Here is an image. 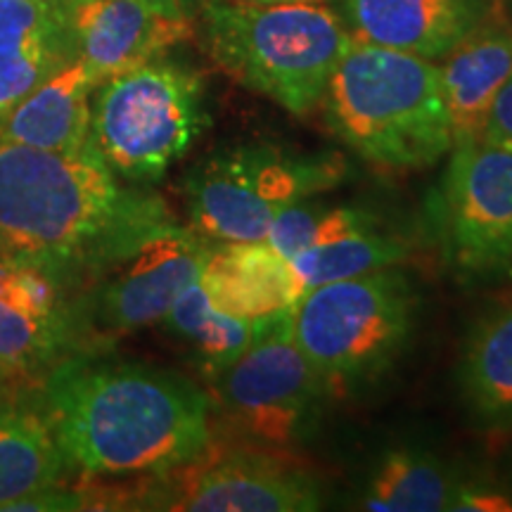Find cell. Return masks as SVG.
<instances>
[{"instance_id": "23", "label": "cell", "mask_w": 512, "mask_h": 512, "mask_svg": "<svg viewBox=\"0 0 512 512\" xmlns=\"http://www.w3.org/2000/svg\"><path fill=\"white\" fill-rule=\"evenodd\" d=\"M79 318L43 320L0 302V361L22 377H41L62 361L76 337Z\"/></svg>"}, {"instance_id": "24", "label": "cell", "mask_w": 512, "mask_h": 512, "mask_svg": "<svg viewBox=\"0 0 512 512\" xmlns=\"http://www.w3.org/2000/svg\"><path fill=\"white\" fill-rule=\"evenodd\" d=\"M297 202L275 214L266 230V242L287 261L306 249L330 245V242L377 228V219L354 207H320Z\"/></svg>"}, {"instance_id": "18", "label": "cell", "mask_w": 512, "mask_h": 512, "mask_svg": "<svg viewBox=\"0 0 512 512\" xmlns=\"http://www.w3.org/2000/svg\"><path fill=\"white\" fill-rule=\"evenodd\" d=\"M460 392L479 425L512 427V297L484 311L460 358Z\"/></svg>"}, {"instance_id": "3", "label": "cell", "mask_w": 512, "mask_h": 512, "mask_svg": "<svg viewBox=\"0 0 512 512\" xmlns=\"http://www.w3.org/2000/svg\"><path fill=\"white\" fill-rule=\"evenodd\" d=\"M320 107L339 143L389 174L430 169L453 150L439 67L425 57L351 41Z\"/></svg>"}, {"instance_id": "14", "label": "cell", "mask_w": 512, "mask_h": 512, "mask_svg": "<svg viewBox=\"0 0 512 512\" xmlns=\"http://www.w3.org/2000/svg\"><path fill=\"white\" fill-rule=\"evenodd\" d=\"M197 280L216 309L245 320H264L290 311L304 294L290 261L266 240L219 242L209 247Z\"/></svg>"}, {"instance_id": "7", "label": "cell", "mask_w": 512, "mask_h": 512, "mask_svg": "<svg viewBox=\"0 0 512 512\" xmlns=\"http://www.w3.org/2000/svg\"><path fill=\"white\" fill-rule=\"evenodd\" d=\"M349 174L337 152H294L278 145L226 147L185 178L192 230L204 240H264L278 211L335 190Z\"/></svg>"}, {"instance_id": "4", "label": "cell", "mask_w": 512, "mask_h": 512, "mask_svg": "<svg viewBox=\"0 0 512 512\" xmlns=\"http://www.w3.org/2000/svg\"><path fill=\"white\" fill-rule=\"evenodd\" d=\"M200 15L211 60L297 117L320 107L337 62L354 41L344 19L320 3L204 0Z\"/></svg>"}, {"instance_id": "30", "label": "cell", "mask_w": 512, "mask_h": 512, "mask_svg": "<svg viewBox=\"0 0 512 512\" xmlns=\"http://www.w3.org/2000/svg\"><path fill=\"white\" fill-rule=\"evenodd\" d=\"M261 5H280V3H323V0H252Z\"/></svg>"}, {"instance_id": "28", "label": "cell", "mask_w": 512, "mask_h": 512, "mask_svg": "<svg viewBox=\"0 0 512 512\" xmlns=\"http://www.w3.org/2000/svg\"><path fill=\"white\" fill-rule=\"evenodd\" d=\"M147 8H152L159 15L178 17V19H195V12H200L204 0H140Z\"/></svg>"}, {"instance_id": "27", "label": "cell", "mask_w": 512, "mask_h": 512, "mask_svg": "<svg viewBox=\"0 0 512 512\" xmlns=\"http://www.w3.org/2000/svg\"><path fill=\"white\" fill-rule=\"evenodd\" d=\"M451 510L460 512H512V498L482 486H458Z\"/></svg>"}, {"instance_id": "12", "label": "cell", "mask_w": 512, "mask_h": 512, "mask_svg": "<svg viewBox=\"0 0 512 512\" xmlns=\"http://www.w3.org/2000/svg\"><path fill=\"white\" fill-rule=\"evenodd\" d=\"M76 60L102 81L159 60L188 41L192 19L159 15L140 0H57Z\"/></svg>"}, {"instance_id": "15", "label": "cell", "mask_w": 512, "mask_h": 512, "mask_svg": "<svg viewBox=\"0 0 512 512\" xmlns=\"http://www.w3.org/2000/svg\"><path fill=\"white\" fill-rule=\"evenodd\" d=\"M72 57L57 0H0V119Z\"/></svg>"}, {"instance_id": "8", "label": "cell", "mask_w": 512, "mask_h": 512, "mask_svg": "<svg viewBox=\"0 0 512 512\" xmlns=\"http://www.w3.org/2000/svg\"><path fill=\"white\" fill-rule=\"evenodd\" d=\"M211 384L235 430L280 451L309 432L320 396L328 392L294 342L290 311L261 320L245 354Z\"/></svg>"}, {"instance_id": "1", "label": "cell", "mask_w": 512, "mask_h": 512, "mask_svg": "<svg viewBox=\"0 0 512 512\" xmlns=\"http://www.w3.org/2000/svg\"><path fill=\"white\" fill-rule=\"evenodd\" d=\"M171 223L166 204L121 185L91 143L53 152L0 140V256L64 292L100 278Z\"/></svg>"}, {"instance_id": "11", "label": "cell", "mask_w": 512, "mask_h": 512, "mask_svg": "<svg viewBox=\"0 0 512 512\" xmlns=\"http://www.w3.org/2000/svg\"><path fill=\"white\" fill-rule=\"evenodd\" d=\"M209 245L192 228L174 221L133 249L126 259L102 273V283L76 318L88 320L107 335L133 332L159 323L185 287L200 278Z\"/></svg>"}, {"instance_id": "6", "label": "cell", "mask_w": 512, "mask_h": 512, "mask_svg": "<svg viewBox=\"0 0 512 512\" xmlns=\"http://www.w3.org/2000/svg\"><path fill=\"white\" fill-rule=\"evenodd\" d=\"M415 294L394 268L306 290L290 330L325 387L347 392L389 368L411 337Z\"/></svg>"}, {"instance_id": "22", "label": "cell", "mask_w": 512, "mask_h": 512, "mask_svg": "<svg viewBox=\"0 0 512 512\" xmlns=\"http://www.w3.org/2000/svg\"><path fill=\"white\" fill-rule=\"evenodd\" d=\"M408 249L403 242L377 233V228L335 240L330 245L306 249L292 256L290 266L302 290L335 283V280L358 278V275L384 271L406 261Z\"/></svg>"}, {"instance_id": "16", "label": "cell", "mask_w": 512, "mask_h": 512, "mask_svg": "<svg viewBox=\"0 0 512 512\" xmlns=\"http://www.w3.org/2000/svg\"><path fill=\"white\" fill-rule=\"evenodd\" d=\"M98 81L72 57L0 119V140L53 152L91 143V105Z\"/></svg>"}, {"instance_id": "13", "label": "cell", "mask_w": 512, "mask_h": 512, "mask_svg": "<svg viewBox=\"0 0 512 512\" xmlns=\"http://www.w3.org/2000/svg\"><path fill=\"white\" fill-rule=\"evenodd\" d=\"M354 41L441 60L484 22L482 0H344Z\"/></svg>"}, {"instance_id": "5", "label": "cell", "mask_w": 512, "mask_h": 512, "mask_svg": "<svg viewBox=\"0 0 512 512\" xmlns=\"http://www.w3.org/2000/svg\"><path fill=\"white\" fill-rule=\"evenodd\" d=\"M207 126L200 74L162 57L102 81L93 93L91 145L128 183L159 181Z\"/></svg>"}, {"instance_id": "9", "label": "cell", "mask_w": 512, "mask_h": 512, "mask_svg": "<svg viewBox=\"0 0 512 512\" xmlns=\"http://www.w3.org/2000/svg\"><path fill=\"white\" fill-rule=\"evenodd\" d=\"M174 484L147 496V508L190 512H309L323 505L320 484L271 446L209 444L190 463L166 472Z\"/></svg>"}, {"instance_id": "31", "label": "cell", "mask_w": 512, "mask_h": 512, "mask_svg": "<svg viewBox=\"0 0 512 512\" xmlns=\"http://www.w3.org/2000/svg\"><path fill=\"white\" fill-rule=\"evenodd\" d=\"M3 396H5V394H0V401H3Z\"/></svg>"}, {"instance_id": "21", "label": "cell", "mask_w": 512, "mask_h": 512, "mask_svg": "<svg viewBox=\"0 0 512 512\" xmlns=\"http://www.w3.org/2000/svg\"><path fill=\"white\" fill-rule=\"evenodd\" d=\"M458 486L430 453L396 448L377 465L361 498V508L375 512L451 510Z\"/></svg>"}, {"instance_id": "20", "label": "cell", "mask_w": 512, "mask_h": 512, "mask_svg": "<svg viewBox=\"0 0 512 512\" xmlns=\"http://www.w3.org/2000/svg\"><path fill=\"white\" fill-rule=\"evenodd\" d=\"M261 320L228 316L209 302L200 280L190 283L164 316L166 330L183 342L211 382L254 342Z\"/></svg>"}, {"instance_id": "29", "label": "cell", "mask_w": 512, "mask_h": 512, "mask_svg": "<svg viewBox=\"0 0 512 512\" xmlns=\"http://www.w3.org/2000/svg\"><path fill=\"white\" fill-rule=\"evenodd\" d=\"M22 380V375H17L15 370L10 366H5L3 361H0V394H5V389H12L15 384Z\"/></svg>"}, {"instance_id": "26", "label": "cell", "mask_w": 512, "mask_h": 512, "mask_svg": "<svg viewBox=\"0 0 512 512\" xmlns=\"http://www.w3.org/2000/svg\"><path fill=\"white\" fill-rule=\"evenodd\" d=\"M482 143L512 150V76L503 83V88L491 102L489 117H486Z\"/></svg>"}, {"instance_id": "25", "label": "cell", "mask_w": 512, "mask_h": 512, "mask_svg": "<svg viewBox=\"0 0 512 512\" xmlns=\"http://www.w3.org/2000/svg\"><path fill=\"white\" fill-rule=\"evenodd\" d=\"M0 302L12 309L27 313L31 318L53 320L72 313V306L64 302V290L48 275L34 268L15 264L0 256Z\"/></svg>"}, {"instance_id": "2", "label": "cell", "mask_w": 512, "mask_h": 512, "mask_svg": "<svg viewBox=\"0 0 512 512\" xmlns=\"http://www.w3.org/2000/svg\"><path fill=\"white\" fill-rule=\"evenodd\" d=\"M211 406L190 377L88 356H64L38 396L64 465L86 477H159L190 463L214 437Z\"/></svg>"}, {"instance_id": "19", "label": "cell", "mask_w": 512, "mask_h": 512, "mask_svg": "<svg viewBox=\"0 0 512 512\" xmlns=\"http://www.w3.org/2000/svg\"><path fill=\"white\" fill-rule=\"evenodd\" d=\"M64 460L38 408L0 401V510L60 484Z\"/></svg>"}, {"instance_id": "17", "label": "cell", "mask_w": 512, "mask_h": 512, "mask_svg": "<svg viewBox=\"0 0 512 512\" xmlns=\"http://www.w3.org/2000/svg\"><path fill=\"white\" fill-rule=\"evenodd\" d=\"M441 60L453 145L479 140L491 102L512 76V29L482 22Z\"/></svg>"}, {"instance_id": "10", "label": "cell", "mask_w": 512, "mask_h": 512, "mask_svg": "<svg viewBox=\"0 0 512 512\" xmlns=\"http://www.w3.org/2000/svg\"><path fill=\"white\" fill-rule=\"evenodd\" d=\"M448 259L465 273L512 264V150L482 140L453 145L444 176Z\"/></svg>"}]
</instances>
